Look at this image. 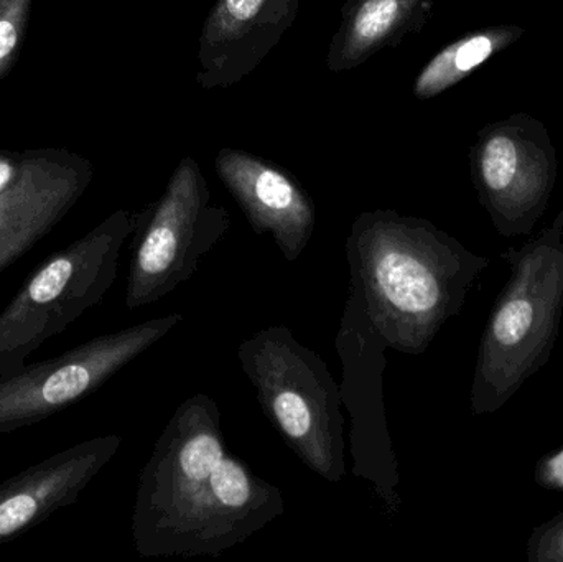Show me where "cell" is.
<instances>
[{
	"mask_svg": "<svg viewBox=\"0 0 563 562\" xmlns=\"http://www.w3.org/2000/svg\"><path fill=\"white\" fill-rule=\"evenodd\" d=\"M135 224L137 213L114 211L35 267L0 312V376L19 372L46 340L102 302Z\"/></svg>",
	"mask_w": 563,
	"mask_h": 562,
	"instance_id": "obj_5",
	"label": "cell"
},
{
	"mask_svg": "<svg viewBox=\"0 0 563 562\" xmlns=\"http://www.w3.org/2000/svg\"><path fill=\"white\" fill-rule=\"evenodd\" d=\"M536 482L549 491H563V449L545 455L536 467Z\"/></svg>",
	"mask_w": 563,
	"mask_h": 562,
	"instance_id": "obj_18",
	"label": "cell"
},
{
	"mask_svg": "<svg viewBox=\"0 0 563 562\" xmlns=\"http://www.w3.org/2000/svg\"><path fill=\"white\" fill-rule=\"evenodd\" d=\"M181 322L177 312L145 320L0 376V436L38 425L98 392Z\"/></svg>",
	"mask_w": 563,
	"mask_h": 562,
	"instance_id": "obj_7",
	"label": "cell"
},
{
	"mask_svg": "<svg viewBox=\"0 0 563 562\" xmlns=\"http://www.w3.org/2000/svg\"><path fill=\"white\" fill-rule=\"evenodd\" d=\"M23 161V158H22ZM22 161H15V158L0 157V194L19 177L20 167H22Z\"/></svg>",
	"mask_w": 563,
	"mask_h": 562,
	"instance_id": "obj_19",
	"label": "cell"
},
{
	"mask_svg": "<svg viewBox=\"0 0 563 562\" xmlns=\"http://www.w3.org/2000/svg\"><path fill=\"white\" fill-rule=\"evenodd\" d=\"M301 0H217L205 20L197 85L227 89L260 68L291 29Z\"/></svg>",
	"mask_w": 563,
	"mask_h": 562,
	"instance_id": "obj_11",
	"label": "cell"
},
{
	"mask_svg": "<svg viewBox=\"0 0 563 562\" xmlns=\"http://www.w3.org/2000/svg\"><path fill=\"white\" fill-rule=\"evenodd\" d=\"M230 228V211L211 201L198 162L181 158L161 198L137 213L125 287L128 310L158 302L188 283Z\"/></svg>",
	"mask_w": 563,
	"mask_h": 562,
	"instance_id": "obj_6",
	"label": "cell"
},
{
	"mask_svg": "<svg viewBox=\"0 0 563 562\" xmlns=\"http://www.w3.org/2000/svg\"><path fill=\"white\" fill-rule=\"evenodd\" d=\"M122 438L99 436L23 469L0 484V547L76 504L118 454Z\"/></svg>",
	"mask_w": 563,
	"mask_h": 562,
	"instance_id": "obj_12",
	"label": "cell"
},
{
	"mask_svg": "<svg viewBox=\"0 0 563 562\" xmlns=\"http://www.w3.org/2000/svg\"><path fill=\"white\" fill-rule=\"evenodd\" d=\"M285 511L279 487L228 448L218 403L178 406L139 475L132 540L142 558H218Z\"/></svg>",
	"mask_w": 563,
	"mask_h": 562,
	"instance_id": "obj_1",
	"label": "cell"
},
{
	"mask_svg": "<svg viewBox=\"0 0 563 562\" xmlns=\"http://www.w3.org/2000/svg\"><path fill=\"white\" fill-rule=\"evenodd\" d=\"M432 0H346L328 48L331 73L350 71L400 45L429 19Z\"/></svg>",
	"mask_w": 563,
	"mask_h": 562,
	"instance_id": "obj_14",
	"label": "cell"
},
{
	"mask_svg": "<svg viewBox=\"0 0 563 562\" xmlns=\"http://www.w3.org/2000/svg\"><path fill=\"white\" fill-rule=\"evenodd\" d=\"M32 0H0V76L12 66L25 36Z\"/></svg>",
	"mask_w": 563,
	"mask_h": 562,
	"instance_id": "obj_16",
	"label": "cell"
},
{
	"mask_svg": "<svg viewBox=\"0 0 563 562\" xmlns=\"http://www.w3.org/2000/svg\"><path fill=\"white\" fill-rule=\"evenodd\" d=\"M334 345L343 365L341 398L350 415L351 474L371 484L374 497L379 498L390 514H397L402 504L397 492L399 461L387 426L383 388L389 346L351 293Z\"/></svg>",
	"mask_w": 563,
	"mask_h": 562,
	"instance_id": "obj_9",
	"label": "cell"
},
{
	"mask_svg": "<svg viewBox=\"0 0 563 562\" xmlns=\"http://www.w3.org/2000/svg\"><path fill=\"white\" fill-rule=\"evenodd\" d=\"M214 168L254 233L269 234L284 260L295 263L317 223L313 200L300 181L280 165L240 148H221Z\"/></svg>",
	"mask_w": 563,
	"mask_h": 562,
	"instance_id": "obj_10",
	"label": "cell"
},
{
	"mask_svg": "<svg viewBox=\"0 0 563 562\" xmlns=\"http://www.w3.org/2000/svg\"><path fill=\"white\" fill-rule=\"evenodd\" d=\"M91 178L81 158H23L19 177L0 194V274L65 220Z\"/></svg>",
	"mask_w": 563,
	"mask_h": 562,
	"instance_id": "obj_13",
	"label": "cell"
},
{
	"mask_svg": "<svg viewBox=\"0 0 563 562\" xmlns=\"http://www.w3.org/2000/svg\"><path fill=\"white\" fill-rule=\"evenodd\" d=\"M241 370L290 451L328 484L347 474L343 398L327 363L285 326H271L238 349Z\"/></svg>",
	"mask_w": 563,
	"mask_h": 562,
	"instance_id": "obj_4",
	"label": "cell"
},
{
	"mask_svg": "<svg viewBox=\"0 0 563 562\" xmlns=\"http://www.w3.org/2000/svg\"><path fill=\"white\" fill-rule=\"evenodd\" d=\"M526 550L529 562H563V510L534 528Z\"/></svg>",
	"mask_w": 563,
	"mask_h": 562,
	"instance_id": "obj_17",
	"label": "cell"
},
{
	"mask_svg": "<svg viewBox=\"0 0 563 562\" xmlns=\"http://www.w3.org/2000/svg\"><path fill=\"white\" fill-rule=\"evenodd\" d=\"M558 170L551 132L526 112L483 128L470 151L479 203L505 238L532 233L551 203Z\"/></svg>",
	"mask_w": 563,
	"mask_h": 562,
	"instance_id": "obj_8",
	"label": "cell"
},
{
	"mask_svg": "<svg viewBox=\"0 0 563 562\" xmlns=\"http://www.w3.org/2000/svg\"><path fill=\"white\" fill-rule=\"evenodd\" d=\"M519 25H495L476 30L440 49L417 75L413 96L420 101L437 98L482 68L493 56L525 36Z\"/></svg>",
	"mask_w": 563,
	"mask_h": 562,
	"instance_id": "obj_15",
	"label": "cell"
},
{
	"mask_svg": "<svg viewBox=\"0 0 563 562\" xmlns=\"http://www.w3.org/2000/svg\"><path fill=\"white\" fill-rule=\"evenodd\" d=\"M344 247L350 293L387 346L413 356L462 313L489 266L432 221L394 210L357 214Z\"/></svg>",
	"mask_w": 563,
	"mask_h": 562,
	"instance_id": "obj_2",
	"label": "cell"
},
{
	"mask_svg": "<svg viewBox=\"0 0 563 562\" xmlns=\"http://www.w3.org/2000/svg\"><path fill=\"white\" fill-rule=\"evenodd\" d=\"M501 260L511 274L479 343L470 395L475 416L499 411L554 352L563 312V210L534 240L503 251Z\"/></svg>",
	"mask_w": 563,
	"mask_h": 562,
	"instance_id": "obj_3",
	"label": "cell"
}]
</instances>
